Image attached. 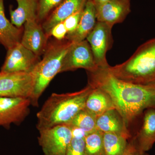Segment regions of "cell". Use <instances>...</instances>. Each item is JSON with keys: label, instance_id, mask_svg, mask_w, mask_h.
<instances>
[{"label": "cell", "instance_id": "1", "mask_svg": "<svg viewBox=\"0 0 155 155\" xmlns=\"http://www.w3.org/2000/svg\"><path fill=\"white\" fill-rule=\"evenodd\" d=\"M87 73L88 84L110 97L127 127L143 111L155 109V82L140 84L124 81L112 75L107 68Z\"/></svg>", "mask_w": 155, "mask_h": 155}, {"label": "cell", "instance_id": "2", "mask_svg": "<svg viewBox=\"0 0 155 155\" xmlns=\"http://www.w3.org/2000/svg\"><path fill=\"white\" fill-rule=\"evenodd\" d=\"M92 89L88 84L75 92L53 93L37 114L36 127L38 131L69 124L85 108L87 99Z\"/></svg>", "mask_w": 155, "mask_h": 155}, {"label": "cell", "instance_id": "3", "mask_svg": "<svg viewBox=\"0 0 155 155\" xmlns=\"http://www.w3.org/2000/svg\"><path fill=\"white\" fill-rule=\"evenodd\" d=\"M107 69L124 81L140 84L155 82V38L140 46L127 61Z\"/></svg>", "mask_w": 155, "mask_h": 155}, {"label": "cell", "instance_id": "4", "mask_svg": "<svg viewBox=\"0 0 155 155\" xmlns=\"http://www.w3.org/2000/svg\"><path fill=\"white\" fill-rule=\"evenodd\" d=\"M71 42L52 46L47 51L36 67V78L33 93L30 99L31 104L38 107V101L43 93L54 78L61 72L63 60Z\"/></svg>", "mask_w": 155, "mask_h": 155}, {"label": "cell", "instance_id": "5", "mask_svg": "<svg viewBox=\"0 0 155 155\" xmlns=\"http://www.w3.org/2000/svg\"><path fill=\"white\" fill-rule=\"evenodd\" d=\"M36 78V67L31 72H0V97L30 99Z\"/></svg>", "mask_w": 155, "mask_h": 155}, {"label": "cell", "instance_id": "6", "mask_svg": "<svg viewBox=\"0 0 155 155\" xmlns=\"http://www.w3.org/2000/svg\"><path fill=\"white\" fill-rule=\"evenodd\" d=\"M39 132L38 143L44 155H66L72 138L69 124L57 125Z\"/></svg>", "mask_w": 155, "mask_h": 155}, {"label": "cell", "instance_id": "7", "mask_svg": "<svg viewBox=\"0 0 155 155\" xmlns=\"http://www.w3.org/2000/svg\"><path fill=\"white\" fill-rule=\"evenodd\" d=\"M82 68L87 72L99 69L96 64L90 45L86 39L76 43L71 42L64 56L61 72Z\"/></svg>", "mask_w": 155, "mask_h": 155}, {"label": "cell", "instance_id": "8", "mask_svg": "<svg viewBox=\"0 0 155 155\" xmlns=\"http://www.w3.org/2000/svg\"><path fill=\"white\" fill-rule=\"evenodd\" d=\"M112 28L108 24L97 21L86 39L91 48L96 64L100 69H106L110 66L106 54L113 44Z\"/></svg>", "mask_w": 155, "mask_h": 155}, {"label": "cell", "instance_id": "9", "mask_svg": "<svg viewBox=\"0 0 155 155\" xmlns=\"http://www.w3.org/2000/svg\"><path fill=\"white\" fill-rule=\"evenodd\" d=\"M28 98L0 97V126L9 129L11 124L18 125L30 113Z\"/></svg>", "mask_w": 155, "mask_h": 155}, {"label": "cell", "instance_id": "10", "mask_svg": "<svg viewBox=\"0 0 155 155\" xmlns=\"http://www.w3.org/2000/svg\"><path fill=\"white\" fill-rule=\"evenodd\" d=\"M38 56L19 42L8 50L1 72H31L39 61Z\"/></svg>", "mask_w": 155, "mask_h": 155}, {"label": "cell", "instance_id": "11", "mask_svg": "<svg viewBox=\"0 0 155 155\" xmlns=\"http://www.w3.org/2000/svg\"><path fill=\"white\" fill-rule=\"evenodd\" d=\"M95 8L97 21L112 27L123 22L130 11L129 0H108Z\"/></svg>", "mask_w": 155, "mask_h": 155}, {"label": "cell", "instance_id": "12", "mask_svg": "<svg viewBox=\"0 0 155 155\" xmlns=\"http://www.w3.org/2000/svg\"><path fill=\"white\" fill-rule=\"evenodd\" d=\"M36 18L28 19L24 23V32L20 43L38 56L44 48L46 37Z\"/></svg>", "mask_w": 155, "mask_h": 155}, {"label": "cell", "instance_id": "13", "mask_svg": "<svg viewBox=\"0 0 155 155\" xmlns=\"http://www.w3.org/2000/svg\"><path fill=\"white\" fill-rule=\"evenodd\" d=\"M97 22L95 6L91 0H87L77 28L72 33L67 34L66 38L72 43L84 40L93 29Z\"/></svg>", "mask_w": 155, "mask_h": 155}, {"label": "cell", "instance_id": "14", "mask_svg": "<svg viewBox=\"0 0 155 155\" xmlns=\"http://www.w3.org/2000/svg\"><path fill=\"white\" fill-rule=\"evenodd\" d=\"M87 0H64L44 23L43 28L49 35L51 30L57 24L83 9Z\"/></svg>", "mask_w": 155, "mask_h": 155}, {"label": "cell", "instance_id": "15", "mask_svg": "<svg viewBox=\"0 0 155 155\" xmlns=\"http://www.w3.org/2000/svg\"><path fill=\"white\" fill-rule=\"evenodd\" d=\"M96 127L97 130L103 133L117 134L127 139L131 137L123 118L115 109L97 116Z\"/></svg>", "mask_w": 155, "mask_h": 155}, {"label": "cell", "instance_id": "16", "mask_svg": "<svg viewBox=\"0 0 155 155\" xmlns=\"http://www.w3.org/2000/svg\"><path fill=\"white\" fill-rule=\"evenodd\" d=\"M133 139L142 151L147 152L152 148L155 143V109L145 111L141 128Z\"/></svg>", "mask_w": 155, "mask_h": 155}, {"label": "cell", "instance_id": "17", "mask_svg": "<svg viewBox=\"0 0 155 155\" xmlns=\"http://www.w3.org/2000/svg\"><path fill=\"white\" fill-rule=\"evenodd\" d=\"M4 1L0 0V44L8 50L21 41V30L6 18Z\"/></svg>", "mask_w": 155, "mask_h": 155}, {"label": "cell", "instance_id": "18", "mask_svg": "<svg viewBox=\"0 0 155 155\" xmlns=\"http://www.w3.org/2000/svg\"><path fill=\"white\" fill-rule=\"evenodd\" d=\"M18 7L15 10L10 9L11 22L20 28L28 19L37 17L38 0H16Z\"/></svg>", "mask_w": 155, "mask_h": 155}, {"label": "cell", "instance_id": "19", "mask_svg": "<svg viewBox=\"0 0 155 155\" xmlns=\"http://www.w3.org/2000/svg\"><path fill=\"white\" fill-rule=\"evenodd\" d=\"M85 108L97 117L107 111L115 109L110 97L101 90L95 87H93L88 95Z\"/></svg>", "mask_w": 155, "mask_h": 155}, {"label": "cell", "instance_id": "20", "mask_svg": "<svg viewBox=\"0 0 155 155\" xmlns=\"http://www.w3.org/2000/svg\"><path fill=\"white\" fill-rule=\"evenodd\" d=\"M127 139L114 133H104L103 141L106 155H122L128 143Z\"/></svg>", "mask_w": 155, "mask_h": 155}, {"label": "cell", "instance_id": "21", "mask_svg": "<svg viewBox=\"0 0 155 155\" xmlns=\"http://www.w3.org/2000/svg\"><path fill=\"white\" fill-rule=\"evenodd\" d=\"M97 119L95 114L84 108L68 124L79 127L89 134L97 130Z\"/></svg>", "mask_w": 155, "mask_h": 155}, {"label": "cell", "instance_id": "22", "mask_svg": "<svg viewBox=\"0 0 155 155\" xmlns=\"http://www.w3.org/2000/svg\"><path fill=\"white\" fill-rule=\"evenodd\" d=\"M103 134L97 129L87 136L84 139L86 155H106Z\"/></svg>", "mask_w": 155, "mask_h": 155}, {"label": "cell", "instance_id": "23", "mask_svg": "<svg viewBox=\"0 0 155 155\" xmlns=\"http://www.w3.org/2000/svg\"><path fill=\"white\" fill-rule=\"evenodd\" d=\"M64 0H39L37 17L40 19H44L55 7L59 5Z\"/></svg>", "mask_w": 155, "mask_h": 155}, {"label": "cell", "instance_id": "24", "mask_svg": "<svg viewBox=\"0 0 155 155\" xmlns=\"http://www.w3.org/2000/svg\"><path fill=\"white\" fill-rule=\"evenodd\" d=\"M66 155H86L84 139L72 137L67 147Z\"/></svg>", "mask_w": 155, "mask_h": 155}, {"label": "cell", "instance_id": "25", "mask_svg": "<svg viewBox=\"0 0 155 155\" xmlns=\"http://www.w3.org/2000/svg\"><path fill=\"white\" fill-rule=\"evenodd\" d=\"M83 9L68 17L63 22L68 31L67 34L72 33L77 28L81 18Z\"/></svg>", "mask_w": 155, "mask_h": 155}, {"label": "cell", "instance_id": "26", "mask_svg": "<svg viewBox=\"0 0 155 155\" xmlns=\"http://www.w3.org/2000/svg\"><path fill=\"white\" fill-rule=\"evenodd\" d=\"M68 31L64 22H61L54 26L50 32V35H53L57 39H63L67 36Z\"/></svg>", "mask_w": 155, "mask_h": 155}, {"label": "cell", "instance_id": "27", "mask_svg": "<svg viewBox=\"0 0 155 155\" xmlns=\"http://www.w3.org/2000/svg\"><path fill=\"white\" fill-rule=\"evenodd\" d=\"M122 155H149L146 152L142 151L136 144L133 138L128 143L125 152Z\"/></svg>", "mask_w": 155, "mask_h": 155}, {"label": "cell", "instance_id": "28", "mask_svg": "<svg viewBox=\"0 0 155 155\" xmlns=\"http://www.w3.org/2000/svg\"><path fill=\"white\" fill-rule=\"evenodd\" d=\"M70 125L71 126L72 137L85 139L87 136L88 135V134L85 132L83 129H81L79 127H76V126Z\"/></svg>", "mask_w": 155, "mask_h": 155}, {"label": "cell", "instance_id": "29", "mask_svg": "<svg viewBox=\"0 0 155 155\" xmlns=\"http://www.w3.org/2000/svg\"><path fill=\"white\" fill-rule=\"evenodd\" d=\"M91 1L94 4L95 6H96L104 3L108 0H91Z\"/></svg>", "mask_w": 155, "mask_h": 155}]
</instances>
